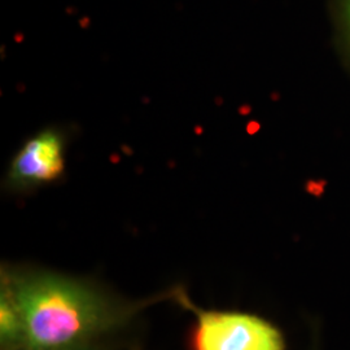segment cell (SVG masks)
<instances>
[{
  "label": "cell",
  "instance_id": "1",
  "mask_svg": "<svg viewBox=\"0 0 350 350\" xmlns=\"http://www.w3.org/2000/svg\"><path fill=\"white\" fill-rule=\"evenodd\" d=\"M24 331L23 350L88 348L121 325L130 312L96 288L69 276L36 271L1 274Z\"/></svg>",
  "mask_w": 350,
  "mask_h": 350
},
{
  "label": "cell",
  "instance_id": "2",
  "mask_svg": "<svg viewBox=\"0 0 350 350\" xmlns=\"http://www.w3.org/2000/svg\"><path fill=\"white\" fill-rule=\"evenodd\" d=\"M180 306L195 314L191 350H286L279 328L257 315L240 312L204 310L180 288L170 293Z\"/></svg>",
  "mask_w": 350,
  "mask_h": 350
},
{
  "label": "cell",
  "instance_id": "3",
  "mask_svg": "<svg viewBox=\"0 0 350 350\" xmlns=\"http://www.w3.org/2000/svg\"><path fill=\"white\" fill-rule=\"evenodd\" d=\"M68 131L49 126L27 139L13 156L5 185L13 191H31L57 182L65 173Z\"/></svg>",
  "mask_w": 350,
  "mask_h": 350
},
{
  "label": "cell",
  "instance_id": "4",
  "mask_svg": "<svg viewBox=\"0 0 350 350\" xmlns=\"http://www.w3.org/2000/svg\"><path fill=\"white\" fill-rule=\"evenodd\" d=\"M0 340L5 350H23L24 331L18 310L11 296L0 288Z\"/></svg>",
  "mask_w": 350,
  "mask_h": 350
},
{
  "label": "cell",
  "instance_id": "5",
  "mask_svg": "<svg viewBox=\"0 0 350 350\" xmlns=\"http://www.w3.org/2000/svg\"><path fill=\"white\" fill-rule=\"evenodd\" d=\"M347 14H348V23H349L350 29V0H348V4H347Z\"/></svg>",
  "mask_w": 350,
  "mask_h": 350
},
{
  "label": "cell",
  "instance_id": "6",
  "mask_svg": "<svg viewBox=\"0 0 350 350\" xmlns=\"http://www.w3.org/2000/svg\"><path fill=\"white\" fill-rule=\"evenodd\" d=\"M73 350H91V349H88V348H81V349H73Z\"/></svg>",
  "mask_w": 350,
  "mask_h": 350
}]
</instances>
